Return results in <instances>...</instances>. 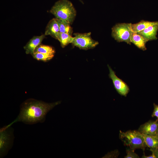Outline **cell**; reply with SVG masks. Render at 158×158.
I'll list each match as a JSON object with an SVG mask.
<instances>
[{"instance_id": "1", "label": "cell", "mask_w": 158, "mask_h": 158, "mask_svg": "<svg viewBox=\"0 0 158 158\" xmlns=\"http://www.w3.org/2000/svg\"><path fill=\"white\" fill-rule=\"evenodd\" d=\"M61 101L49 103L33 99H29L20 105L19 113L16 118L7 125L11 126L14 123L22 122L27 124L43 123L48 113Z\"/></svg>"}, {"instance_id": "2", "label": "cell", "mask_w": 158, "mask_h": 158, "mask_svg": "<svg viewBox=\"0 0 158 158\" xmlns=\"http://www.w3.org/2000/svg\"><path fill=\"white\" fill-rule=\"evenodd\" d=\"M55 18L73 23L76 11L72 3L68 0H59L56 2L50 11Z\"/></svg>"}, {"instance_id": "3", "label": "cell", "mask_w": 158, "mask_h": 158, "mask_svg": "<svg viewBox=\"0 0 158 158\" xmlns=\"http://www.w3.org/2000/svg\"><path fill=\"white\" fill-rule=\"evenodd\" d=\"M119 138L131 149L134 150L147 147L143 134L136 130H130L124 132L120 130Z\"/></svg>"}, {"instance_id": "4", "label": "cell", "mask_w": 158, "mask_h": 158, "mask_svg": "<svg viewBox=\"0 0 158 158\" xmlns=\"http://www.w3.org/2000/svg\"><path fill=\"white\" fill-rule=\"evenodd\" d=\"M14 139L13 130L11 126H6L0 130V157H4L12 147Z\"/></svg>"}, {"instance_id": "5", "label": "cell", "mask_w": 158, "mask_h": 158, "mask_svg": "<svg viewBox=\"0 0 158 158\" xmlns=\"http://www.w3.org/2000/svg\"><path fill=\"white\" fill-rule=\"evenodd\" d=\"M131 23H120L112 28V37L118 42H125L130 44V38L133 32Z\"/></svg>"}, {"instance_id": "6", "label": "cell", "mask_w": 158, "mask_h": 158, "mask_svg": "<svg viewBox=\"0 0 158 158\" xmlns=\"http://www.w3.org/2000/svg\"><path fill=\"white\" fill-rule=\"evenodd\" d=\"M73 35L74 37L71 44L80 49L87 50L93 49L99 44L98 42L92 38L91 32L77 33Z\"/></svg>"}, {"instance_id": "7", "label": "cell", "mask_w": 158, "mask_h": 158, "mask_svg": "<svg viewBox=\"0 0 158 158\" xmlns=\"http://www.w3.org/2000/svg\"><path fill=\"white\" fill-rule=\"evenodd\" d=\"M108 67L109 72V77L112 80L116 91L120 95L126 97L130 91L129 87L126 83L116 75L115 72L108 65Z\"/></svg>"}, {"instance_id": "8", "label": "cell", "mask_w": 158, "mask_h": 158, "mask_svg": "<svg viewBox=\"0 0 158 158\" xmlns=\"http://www.w3.org/2000/svg\"><path fill=\"white\" fill-rule=\"evenodd\" d=\"M158 127V118L155 121L150 120L141 125L138 131L147 135L156 136Z\"/></svg>"}, {"instance_id": "9", "label": "cell", "mask_w": 158, "mask_h": 158, "mask_svg": "<svg viewBox=\"0 0 158 158\" xmlns=\"http://www.w3.org/2000/svg\"><path fill=\"white\" fill-rule=\"evenodd\" d=\"M45 36L44 34L33 37L24 47L25 53L27 54H31L33 53L36 48L40 44L45 38Z\"/></svg>"}, {"instance_id": "10", "label": "cell", "mask_w": 158, "mask_h": 158, "mask_svg": "<svg viewBox=\"0 0 158 158\" xmlns=\"http://www.w3.org/2000/svg\"><path fill=\"white\" fill-rule=\"evenodd\" d=\"M158 30V21L143 30L137 33L142 36L147 42L157 39V35Z\"/></svg>"}, {"instance_id": "11", "label": "cell", "mask_w": 158, "mask_h": 158, "mask_svg": "<svg viewBox=\"0 0 158 158\" xmlns=\"http://www.w3.org/2000/svg\"><path fill=\"white\" fill-rule=\"evenodd\" d=\"M59 28L56 18L51 20L48 23L45 29L44 35H49L54 39L57 40Z\"/></svg>"}, {"instance_id": "12", "label": "cell", "mask_w": 158, "mask_h": 158, "mask_svg": "<svg viewBox=\"0 0 158 158\" xmlns=\"http://www.w3.org/2000/svg\"><path fill=\"white\" fill-rule=\"evenodd\" d=\"M130 40L131 43H133L139 49L143 51L147 49L146 44L147 41L142 35L133 32L131 36Z\"/></svg>"}, {"instance_id": "13", "label": "cell", "mask_w": 158, "mask_h": 158, "mask_svg": "<svg viewBox=\"0 0 158 158\" xmlns=\"http://www.w3.org/2000/svg\"><path fill=\"white\" fill-rule=\"evenodd\" d=\"M157 21L150 22L142 20L137 23L131 24L132 30L134 32H138L143 30L149 26L156 23Z\"/></svg>"}, {"instance_id": "14", "label": "cell", "mask_w": 158, "mask_h": 158, "mask_svg": "<svg viewBox=\"0 0 158 158\" xmlns=\"http://www.w3.org/2000/svg\"><path fill=\"white\" fill-rule=\"evenodd\" d=\"M147 147L152 152L158 148V138L143 134Z\"/></svg>"}, {"instance_id": "15", "label": "cell", "mask_w": 158, "mask_h": 158, "mask_svg": "<svg viewBox=\"0 0 158 158\" xmlns=\"http://www.w3.org/2000/svg\"><path fill=\"white\" fill-rule=\"evenodd\" d=\"M56 19L59 26V32L67 33L72 36L73 30L71 26V24L64 20Z\"/></svg>"}, {"instance_id": "16", "label": "cell", "mask_w": 158, "mask_h": 158, "mask_svg": "<svg viewBox=\"0 0 158 158\" xmlns=\"http://www.w3.org/2000/svg\"><path fill=\"white\" fill-rule=\"evenodd\" d=\"M73 38L74 37L68 34L59 32L58 33L57 40L59 41L63 48L71 43Z\"/></svg>"}, {"instance_id": "17", "label": "cell", "mask_w": 158, "mask_h": 158, "mask_svg": "<svg viewBox=\"0 0 158 158\" xmlns=\"http://www.w3.org/2000/svg\"><path fill=\"white\" fill-rule=\"evenodd\" d=\"M34 52L53 55L55 53V50L51 46L40 44L36 48Z\"/></svg>"}, {"instance_id": "18", "label": "cell", "mask_w": 158, "mask_h": 158, "mask_svg": "<svg viewBox=\"0 0 158 158\" xmlns=\"http://www.w3.org/2000/svg\"><path fill=\"white\" fill-rule=\"evenodd\" d=\"M32 55L33 58L38 61L44 62L47 61L51 59L54 55L45 54L39 52H34Z\"/></svg>"}, {"instance_id": "19", "label": "cell", "mask_w": 158, "mask_h": 158, "mask_svg": "<svg viewBox=\"0 0 158 158\" xmlns=\"http://www.w3.org/2000/svg\"><path fill=\"white\" fill-rule=\"evenodd\" d=\"M126 155L124 157V158H139L138 155L129 148L127 149L126 150Z\"/></svg>"}, {"instance_id": "20", "label": "cell", "mask_w": 158, "mask_h": 158, "mask_svg": "<svg viewBox=\"0 0 158 158\" xmlns=\"http://www.w3.org/2000/svg\"><path fill=\"white\" fill-rule=\"evenodd\" d=\"M119 154V152L117 150H116L106 154L104 157L117 158Z\"/></svg>"}, {"instance_id": "21", "label": "cell", "mask_w": 158, "mask_h": 158, "mask_svg": "<svg viewBox=\"0 0 158 158\" xmlns=\"http://www.w3.org/2000/svg\"><path fill=\"white\" fill-rule=\"evenodd\" d=\"M153 106L154 109L152 114V117H156L157 118H158V105L154 103Z\"/></svg>"}, {"instance_id": "22", "label": "cell", "mask_w": 158, "mask_h": 158, "mask_svg": "<svg viewBox=\"0 0 158 158\" xmlns=\"http://www.w3.org/2000/svg\"><path fill=\"white\" fill-rule=\"evenodd\" d=\"M142 158H156L154 154L152 153V154L151 155H149V156H146L145 153H144V154L142 156Z\"/></svg>"}, {"instance_id": "23", "label": "cell", "mask_w": 158, "mask_h": 158, "mask_svg": "<svg viewBox=\"0 0 158 158\" xmlns=\"http://www.w3.org/2000/svg\"><path fill=\"white\" fill-rule=\"evenodd\" d=\"M152 152L154 154L156 158H158V148Z\"/></svg>"}, {"instance_id": "24", "label": "cell", "mask_w": 158, "mask_h": 158, "mask_svg": "<svg viewBox=\"0 0 158 158\" xmlns=\"http://www.w3.org/2000/svg\"><path fill=\"white\" fill-rule=\"evenodd\" d=\"M156 136L158 138V127L157 131Z\"/></svg>"}, {"instance_id": "25", "label": "cell", "mask_w": 158, "mask_h": 158, "mask_svg": "<svg viewBox=\"0 0 158 158\" xmlns=\"http://www.w3.org/2000/svg\"><path fill=\"white\" fill-rule=\"evenodd\" d=\"M79 0L80 1H81L83 3V2H82V1L81 0Z\"/></svg>"}]
</instances>
